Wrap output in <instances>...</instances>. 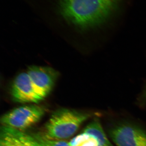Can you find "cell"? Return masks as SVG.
I'll list each match as a JSON object with an SVG mask.
<instances>
[{"label": "cell", "mask_w": 146, "mask_h": 146, "mask_svg": "<svg viewBox=\"0 0 146 146\" xmlns=\"http://www.w3.org/2000/svg\"><path fill=\"white\" fill-rule=\"evenodd\" d=\"M118 0H61L63 16L77 26H98L108 18Z\"/></svg>", "instance_id": "1"}, {"label": "cell", "mask_w": 146, "mask_h": 146, "mask_svg": "<svg viewBox=\"0 0 146 146\" xmlns=\"http://www.w3.org/2000/svg\"><path fill=\"white\" fill-rule=\"evenodd\" d=\"M90 115L67 109L59 110L53 113L46 125V137L50 139L70 138Z\"/></svg>", "instance_id": "2"}, {"label": "cell", "mask_w": 146, "mask_h": 146, "mask_svg": "<svg viewBox=\"0 0 146 146\" xmlns=\"http://www.w3.org/2000/svg\"><path fill=\"white\" fill-rule=\"evenodd\" d=\"M44 113V110L36 105L17 108L5 114L1 119L4 126L23 131L38 121Z\"/></svg>", "instance_id": "3"}, {"label": "cell", "mask_w": 146, "mask_h": 146, "mask_svg": "<svg viewBox=\"0 0 146 146\" xmlns=\"http://www.w3.org/2000/svg\"><path fill=\"white\" fill-rule=\"evenodd\" d=\"M109 134L117 146H146V132L136 126L120 124L112 128Z\"/></svg>", "instance_id": "4"}, {"label": "cell", "mask_w": 146, "mask_h": 146, "mask_svg": "<svg viewBox=\"0 0 146 146\" xmlns=\"http://www.w3.org/2000/svg\"><path fill=\"white\" fill-rule=\"evenodd\" d=\"M27 73L36 92L43 98L51 91L58 76L57 71L47 67L31 66Z\"/></svg>", "instance_id": "5"}, {"label": "cell", "mask_w": 146, "mask_h": 146, "mask_svg": "<svg viewBox=\"0 0 146 146\" xmlns=\"http://www.w3.org/2000/svg\"><path fill=\"white\" fill-rule=\"evenodd\" d=\"M11 94L13 100L19 102L37 103L44 99L36 92L27 72L16 77L11 86Z\"/></svg>", "instance_id": "6"}, {"label": "cell", "mask_w": 146, "mask_h": 146, "mask_svg": "<svg viewBox=\"0 0 146 146\" xmlns=\"http://www.w3.org/2000/svg\"><path fill=\"white\" fill-rule=\"evenodd\" d=\"M0 146H45L39 136H33L23 131L3 126L1 129Z\"/></svg>", "instance_id": "7"}, {"label": "cell", "mask_w": 146, "mask_h": 146, "mask_svg": "<svg viewBox=\"0 0 146 146\" xmlns=\"http://www.w3.org/2000/svg\"><path fill=\"white\" fill-rule=\"evenodd\" d=\"M84 133H87L96 138L99 146H113L107 138L99 121L91 122L84 128Z\"/></svg>", "instance_id": "8"}, {"label": "cell", "mask_w": 146, "mask_h": 146, "mask_svg": "<svg viewBox=\"0 0 146 146\" xmlns=\"http://www.w3.org/2000/svg\"><path fill=\"white\" fill-rule=\"evenodd\" d=\"M69 144L70 146H99L96 138L84 132L73 138Z\"/></svg>", "instance_id": "9"}, {"label": "cell", "mask_w": 146, "mask_h": 146, "mask_svg": "<svg viewBox=\"0 0 146 146\" xmlns=\"http://www.w3.org/2000/svg\"><path fill=\"white\" fill-rule=\"evenodd\" d=\"M39 137L45 146H70L69 143L66 141L48 139L46 137L42 138L40 136Z\"/></svg>", "instance_id": "10"}, {"label": "cell", "mask_w": 146, "mask_h": 146, "mask_svg": "<svg viewBox=\"0 0 146 146\" xmlns=\"http://www.w3.org/2000/svg\"><path fill=\"white\" fill-rule=\"evenodd\" d=\"M141 98L142 99V100L146 102V86L144 89L143 94H142Z\"/></svg>", "instance_id": "11"}]
</instances>
